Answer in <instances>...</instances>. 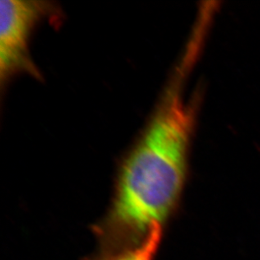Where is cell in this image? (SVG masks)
<instances>
[{
	"mask_svg": "<svg viewBox=\"0 0 260 260\" xmlns=\"http://www.w3.org/2000/svg\"><path fill=\"white\" fill-rule=\"evenodd\" d=\"M196 64L189 56L180 57L148 122L120 162L108 210L92 226L100 251L138 245L176 210L204 94L202 86L187 93Z\"/></svg>",
	"mask_w": 260,
	"mask_h": 260,
	"instance_id": "cell-1",
	"label": "cell"
},
{
	"mask_svg": "<svg viewBox=\"0 0 260 260\" xmlns=\"http://www.w3.org/2000/svg\"><path fill=\"white\" fill-rule=\"evenodd\" d=\"M164 235V226L156 224L147 238L138 245L119 250L100 251L83 260H155Z\"/></svg>",
	"mask_w": 260,
	"mask_h": 260,
	"instance_id": "cell-3",
	"label": "cell"
},
{
	"mask_svg": "<svg viewBox=\"0 0 260 260\" xmlns=\"http://www.w3.org/2000/svg\"><path fill=\"white\" fill-rule=\"evenodd\" d=\"M53 3L32 0L0 2V81L2 85L19 75L41 77L30 54V42L37 26L56 15Z\"/></svg>",
	"mask_w": 260,
	"mask_h": 260,
	"instance_id": "cell-2",
	"label": "cell"
}]
</instances>
